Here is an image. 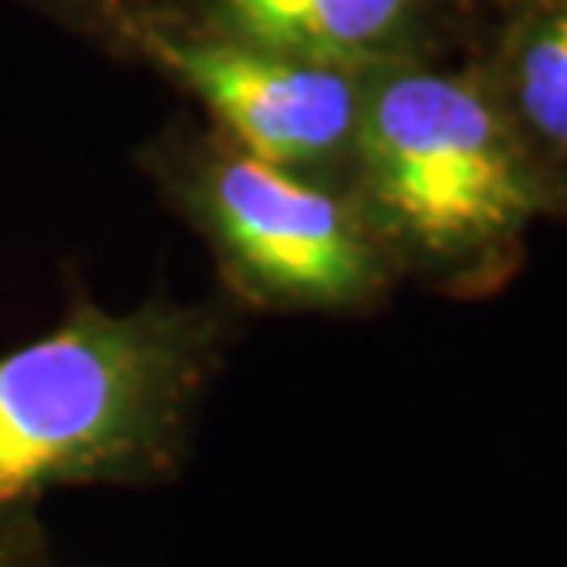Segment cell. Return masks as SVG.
<instances>
[{
  "label": "cell",
  "instance_id": "6",
  "mask_svg": "<svg viewBox=\"0 0 567 567\" xmlns=\"http://www.w3.org/2000/svg\"><path fill=\"white\" fill-rule=\"evenodd\" d=\"M468 55L553 184L567 168V0L494 11L480 22Z\"/></svg>",
  "mask_w": 567,
  "mask_h": 567
},
{
  "label": "cell",
  "instance_id": "2",
  "mask_svg": "<svg viewBox=\"0 0 567 567\" xmlns=\"http://www.w3.org/2000/svg\"><path fill=\"white\" fill-rule=\"evenodd\" d=\"M348 190L400 282L451 300L502 293L553 220L549 176L468 52L367 70Z\"/></svg>",
  "mask_w": 567,
  "mask_h": 567
},
{
  "label": "cell",
  "instance_id": "1",
  "mask_svg": "<svg viewBox=\"0 0 567 567\" xmlns=\"http://www.w3.org/2000/svg\"><path fill=\"white\" fill-rule=\"evenodd\" d=\"M235 333L227 297L106 311L78 293L55 330L0 355V513L176 480Z\"/></svg>",
  "mask_w": 567,
  "mask_h": 567
},
{
  "label": "cell",
  "instance_id": "5",
  "mask_svg": "<svg viewBox=\"0 0 567 567\" xmlns=\"http://www.w3.org/2000/svg\"><path fill=\"white\" fill-rule=\"evenodd\" d=\"M224 38L344 70L465 55L480 30L473 0H173Z\"/></svg>",
  "mask_w": 567,
  "mask_h": 567
},
{
  "label": "cell",
  "instance_id": "4",
  "mask_svg": "<svg viewBox=\"0 0 567 567\" xmlns=\"http://www.w3.org/2000/svg\"><path fill=\"white\" fill-rule=\"evenodd\" d=\"M122 59L190 95L216 132L289 173L348 187L363 74L257 48L190 22L158 0L132 27Z\"/></svg>",
  "mask_w": 567,
  "mask_h": 567
},
{
  "label": "cell",
  "instance_id": "8",
  "mask_svg": "<svg viewBox=\"0 0 567 567\" xmlns=\"http://www.w3.org/2000/svg\"><path fill=\"white\" fill-rule=\"evenodd\" d=\"M0 567H63L38 509L0 513Z\"/></svg>",
  "mask_w": 567,
  "mask_h": 567
},
{
  "label": "cell",
  "instance_id": "7",
  "mask_svg": "<svg viewBox=\"0 0 567 567\" xmlns=\"http://www.w3.org/2000/svg\"><path fill=\"white\" fill-rule=\"evenodd\" d=\"M59 27L78 30L81 38L100 44L103 52L122 59L132 27L158 4V0H30Z\"/></svg>",
  "mask_w": 567,
  "mask_h": 567
},
{
  "label": "cell",
  "instance_id": "10",
  "mask_svg": "<svg viewBox=\"0 0 567 567\" xmlns=\"http://www.w3.org/2000/svg\"><path fill=\"white\" fill-rule=\"evenodd\" d=\"M516 4H527V0H473L480 22H484L487 16H494V11H505V8H516Z\"/></svg>",
  "mask_w": 567,
  "mask_h": 567
},
{
  "label": "cell",
  "instance_id": "3",
  "mask_svg": "<svg viewBox=\"0 0 567 567\" xmlns=\"http://www.w3.org/2000/svg\"><path fill=\"white\" fill-rule=\"evenodd\" d=\"M140 165L213 252L238 311L363 319L403 286L344 184L289 173L195 122L158 132Z\"/></svg>",
  "mask_w": 567,
  "mask_h": 567
},
{
  "label": "cell",
  "instance_id": "9",
  "mask_svg": "<svg viewBox=\"0 0 567 567\" xmlns=\"http://www.w3.org/2000/svg\"><path fill=\"white\" fill-rule=\"evenodd\" d=\"M549 190H553V220H567V168L553 176Z\"/></svg>",
  "mask_w": 567,
  "mask_h": 567
}]
</instances>
